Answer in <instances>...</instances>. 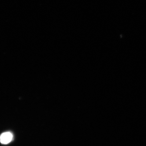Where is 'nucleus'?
<instances>
[{
	"instance_id": "1",
	"label": "nucleus",
	"mask_w": 146,
	"mask_h": 146,
	"mask_svg": "<svg viewBox=\"0 0 146 146\" xmlns=\"http://www.w3.org/2000/svg\"><path fill=\"white\" fill-rule=\"evenodd\" d=\"M13 138V134L11 132H5L0 136V142L3 144H7L11 142Z\"/></svg>"
}]
</instances>
